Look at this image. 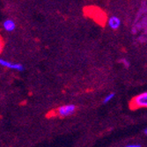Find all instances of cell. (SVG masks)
<instances>
[{
	"mask_svg": "<svg viewBox=\"0 0 147 147\" xmlns=\"http://www.w3.org/2000/svg\"><path fill=\"white\" fill-rule=\"evenodd\" d=\"M145 133H146V134H147V129H145Z\"/></svg>",
	"mask_w": 147,
	"mask_h": 147,
	"instance_id": "cell-10",
	"label": "cell"
},
{
	"mask_svg": "<svg viewBox=\"0 0 147 147\" xmlns=\"http://www.w3.org/2000/svg\"><path fill=\"white\" fill-rule=\"evenodd\" d=\"M115 97V93H109V95H107L106 97H105V99H104V100H103V103H108V102H109L113 98Z\"/></svg>",
	"mask_w": 147,
	"mask_h": 147,
	"instance_id": "cell-6",
	"label": "cell"
},
{
	"mask_svg": "<svg viewBox=\"0 0 147 147\" xmlns=\"http://www.w3.org/2000/svg\"><path fill=\"white\" fill-rule=\"evenodd\" d=\"M121 63H123V64L125 65V67H129V61H128V60H126V59H122V60H121Z\"/></svg>",
	"mask_w": 147,
	"mask_h": 147,
	"instance_id": "cell-8",
	"label": "cell"
},
{
	"mask_svg": "<svg viewBox=\"0 0 147 147\" xmlns=\"http://www.w3.org/2000/svg\"><path fill=\"white\" fill-rule=\"evenodd\" d=\"M0 65L3 66V67H5V68L11 69V70L18 71H22L24 70V66L21 63H12V62H10V61L5 60V59L1 58V57H0Z\"/></svg>",
	"mask_w": 147,
	"mask_h": 147,
	"instance_id": "cell-3",
	"label": "cell"
},
{
	"mask_svg": "<svg viewBox=\"0 0 147 147\" xmlns=\"http://www.w3.org/2000/svg\"><path fill=\"white\" fill-rule=\"evenodd\" d=\"M75 111H76V106L72 104H68V105L59 107L56 111V114L60 117H66L73 115Z\"/></svg>",
	"mask_w": 147,
	"mask_h": 147,
	"instance_id": "cell-2",
	"label": "cell"
},
{
	"mask_svg": "<svg viewBox=\"0 0 147 147\" xmlns=\"http://www.w3.org/2000/svg\"><path fill=\"white\" fill-rule=\"evenodd\" d=\"M3 49H4V41L2 37L0 36V54H1V52L3 51Z\"/></svg>",
	"mask_w": 147,
	"mask_h": 147,
	"instance_id": "cell-7",
	"label": "cell"
},
{
	"mask_svg": "<svg viewBox=\"0 0 147 147\" xmlns=\"http://www.w3.org/2000/svg\"><path fill=\"white\" fill-rule=\"evenodd\" d=\"M129 108L131 109H147V92H142L140 94L133 97L129 102Z\"/></svg>",
	"mask_w": 147,
	"mask_h": 147,
	"instance_id": "cell-1",
	"label": "cell"
},
{
	"mask_svg": "<svg viewBox=\"0 0 147 147\" xmlns=\"http://www.w3.org/2000/svg\"><path fill=\"white\" fill-rule=\"evenodd\" d=\"M121 20H120L118 17L116 16H111L109 20H108V25L111 29H118L121 26Z\"/></svg>",
	"mask_w": 147,
	"mask_h": 147,
	"instance_id": "cell-4",
	"label": "cell"
},
{
	"mask_svg": "<svg viewBox=\"0 0 147 147\" xmlns=\"http://www.w3.org/2000/svg\"><path fill=\"white\" fill-rule=\"evenodd\" d=\"M3 28L6 32H9V33L13 32L16 29V23L13 20L7 19L3 23Z\"/></svg>",
	"mask_w": 147,
	"mask_h": 147,
	"instance_id": "cell-5",
	"label": "cell"
},
{
	"mask_svg": "<svg viewBox=\"0 0 147 147\" xmlns=\"http://www.w3.org/2000/svg\"><path fill=\"white\" fill-rule=\"evenodd\" d=\"M123 147H141V146L139 144H129V145H126Z\"/></svg>",
	"mask_w": 147,
	"mask_h": 147,
	"instance_id": "cell-9",
	"label": "cell"
}]
</instances>
